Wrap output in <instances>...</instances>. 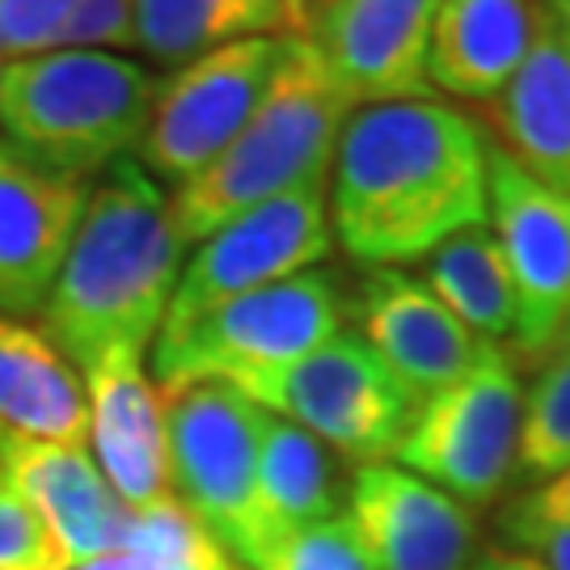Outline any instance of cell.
<instances>
[{"mask_svg": "<svg viewBox=\"0 0 570 570\" xmlns=\"http://www.w3.org/2000/svg\"><path fill=\"white\" fill-rule=\"evenodd\" d=\"M487 131L456 106L410 98L355 110L334 153L330 228L355 263L428 258L487 225Z\"/></svg>", "mask_w": 570, "mask_h": 570, "instance_id": "6da1fadb", "label": "cell"}, {"mask_svg": "<svg viewBox=\"0 0 570 570\" xmlns=\"http://www.w3.org/2000/svg\"><path fill=\"white\" fill-rule=\"evenodd\" d=\"M186 237L161 183L136 157H119L89 190L42 322L72 364L94 367L110 346H140L165 322L183 279Z\"/></svg>", "mask_w": 570, "mask_h": 570, "instance_id": "7a4b0ae2", "label": "cell"}, {"mask_svg": "<svg viewBox=\"0 0 570 570\" xmlns=\"http://www.w3.org/2000/svg\"><path fill=\"white\" fill-rule=\"evenodd\" d=\"M157 81L115 51L56 47L0 68L4 144L60 178H89L140 144Z\"/></svg>", "mask_w": 570, "mask_h": 570, "instance_id": "3957f363", "label": "cell"}, {"mask_svg": "<svg viewBox=\"0 0 570 570\" xmlns=\"http://www.w3.org/2000/svg\"><path fill=\"white\" fill-rule=\"evenodd\" d=\"M355 102L330 81L317 51L301 39L296 60L287 63L263 110L245 122L199 178L174 190V220L186 242H207L216 228L237 220L258 204H271L287 190L326 183L343 127Z\"/></svg>", "mask_w": 570, "mask_h": 570, "instance_id": "277c9868", "label": "cell"}, {"mask_svg": "<svg viewBox=\"0 0 570 570\" xmlns=\"http://www.w3.org/2000/svg\"><path fill=\"white\" fill-rule=\"evenodd\" d=\"M351 313V292L343 275L326 266H308L292 279L204 313L178 334H157L153 372L161 389L225 381L237 385L271 367L296 364L301 355L338 338Z\"/></svg>", "mask_w": 570, "mask_h": 570, "instance_id": "5b68a950", "label": "cell"}, {"mask_svg": "<svg viewBox=\"0 0 570 570\" xmlns=\"http://www.w3.org/2000/svg\"><path fill=\"white\" fill-rule=\"evenodd\" d=\"M296 51L301 39L258 35L174 68V77L157 85L153 115L136 144V161L153 178L174 186L199 178L242 136L245 122L263 110Z\"/></svg>", "mask_w": 570, "mask_h": 570, "instance_id": "8992f818", "label": "cell"}, {"mask_svg": "<svg viewBox=\"0 0 570 570\" xmlns=\"http://www.w3.org/2000/svg\"><path fill=\"white\" fill-rule=\"evenodd\" d=\"M169 482L207 532L254 567L266 541L258 529V449L266 410L225 381L161 389Z\"/></svg>", "mask_w": 570, "mask_h": 570, "instance_id": "52a82bcc", "label": "cell"}, {"mask_svg": "<svg viewBox=\"0 0 570 570\" xmlns=\"http://www.w3.org/2000/svg\"><path fill=\"white\" fill-rule=\"evenodd\" d=\"M242 389L254 406L284 414L287 423L317 435L330 452L346 461L381 465L397 456L419 402L389 372L364 338L338 334L326 346L301 355L296 364L245 376Z\"/></svg>", "mask_w": 570, "mask_h": 570, "instance_id": "ba28073f", "label": "cell"}, {"mask_svg": "<svg viewBox=\"0 0 570 570\" xmlns=\"http://www.w3.org/2000/svg\"><path fill=\"white\" fill-rule=\"evenodd\" d=\"M520 431L524 385L515 355L490 343L469 376L419 406L397 461L410 465L414 478L449 490L465 508H487L515 478Z\"/></svg>", "mask_w": 570, "mask_h": 570, "instance_id": "9c48e42d", "label": "cell"}, {"mask_svg": "<svg viewBox=\"0 0 570 570\" xmlns=\"http://www.w3.org/2000/svg\"><path fill=\"white\" fill-rule=\"evenodd\" d=\"M330 249L334 228L326 212V183L296 186L271 204H258L199 245V254L178 279L161 334H178L225 301L301 275L322 263Z\"/></svg>", "mask_w": 570, "mask_h": 570, "instance_id": "30bf717a", "label": "cell"}, {"mask_svg": "<svg viewBox=\"0 0 570 570\" xmlns=\"http://www.w3.org/2000/svg\"><path fill=\"white\" fill-rule=\"evenodd\" d=\"M487 190L494 237L515 284L511 355H546L570 322V195L532 178L487 136Z\"/></svg>", "mask_w": 570, "mask_h": 570, "instance_id": "8fae6325", "label": "cell"}, {"mask_svg": "<svg viewBox=\"0 0 570 570\" xmlns=\"http://www.w3.org/2000/svg\"><path fill=\"white\" fill-rule=\"evenodd\" d=\"M435 13L440 0H334L305 42L355 106L410 102L428 98Z\"/></svg>", "mask_w": 570, "mask_h": 570, "instance_id": "7c38bea8", "label": "cell"}, {"mask_svg": "<svg viewBox=\"0 0 570 570\" xmlns=\"http://www.w3.org/2000/svg\"><path fill=\"white\" fill-rule=\"evenodd\" d=\"M81 178L47 174L0 140V317H35L60 279L85 220Z\"/></svg>", "mask_w": 570, "mask_h": 570, "instance_id": "4fadbf2b", "label": "cell"}, {"mask_svg": "<svg viewBox=\"0 0 570 570\" xmlns=\"http://www.w3.org/2000/svg\"><path fill=\"white\" fill-rule=\"evenodd\" d=\"M351 313L360 322V338L376 351V360L402 381L419 406L469 376L490 346L473 338L431 296L423 279L393 266L367 271L351 301Z\"/></svg>", "mask_w": 570, "mask_h": 570, "instance_id": "5bb4252c", "label": "cell"}, {"mask_svg": "<svg viewBox=\"0 0 570 570\" xmlns=\"http://www.w3.org/2000/svg\"><path fill=\"white\" fill-rule=\"evenodd\" d=\"M351 520L381 570H469L478 553V520L406 469L364 465L351 487Z\"/></svg>", "mask_w": 570, "mask_h": 570, "instance_id": "9a60e30c", "label": "cell"}, {"mask_svg": "<svg viewBox=\"0 0 570 570\" xmlns=\"http://www.w3.org/2000/svg\"><path fill=\"white\" fill-rule=\"evenodd\" d=\"M89 381V440L122 508L140 511L174 494L169 482V440H165L161 389L144 376L140 346H110Z\"/></svg>", "mask_w": 570, "mask_h": 570, "instance_id": "2e32d148", "label": "cell"}, {"mask_svg": "<svg viewBox=\"0 0 570 570\" xmlns=\"http://www.w3.org/2000/svg\"><path fill=\"white\" fill-rule=\"evenodd\" d=\"M0 478L35 508L60 567L115 553L122 546L131 508L119 503V494L110 490L85 444L13 440Z\"/></svg>", "mask_w": 570, "mask_h": 570, "instance_id": "e0dca14e", "label": "cell"}, {"mask_svg": "<svg viewBox=\"0 0 570 570\" xmlns=\"http://www.w3.org/2000/svg\"><path fill=\"white\" fill-rule=\"evenodd\" d=\"M537 0H440L428 77L461 102L490 106L520 72L537 35Z\"/></svg>", "mask_w": 570, "mask_h": 570, "instance_id": "ac0fdd59", "label": "cell"}, {"mask_svg": "<svg viewBox=\"0 0 570 570\" xmlns=\"http://www.w3.org/2000/svg\"><path fill=\"white\" fill-rule=\"evenodd\" d=\"M494 140L532 178L570 195V42L546 13L520 72L490 102Z\"/></svg>", "mask_w": 570, "mask_h": 570, "instance_id": "d6986e66", "label": "cell"}, {"mask_svg": "<svg viewBox=\"0 0 570 570\" xmlns=\"http://www.w3.org/2000/svg\"><path fill=\"white\" fill-rule=\"evenodd\" d=\"M0 428L39 444L89 440V393L72 360L13 317H0Z\"/></svg>", "mask_w": 570, "mask_h": 570, "instance_id": "ffe728a7", "label": "cell"}, {"mask_svg": "<svg viewBox=\"0 0 570 570\" xmlns=\"http://www.w3.org/2000/svg\"><path fill=\"white\" fill-rule=\"evenodd\" d=\"M338 503H343L338 456L305 428L266 414L263 449H258V529L266 550L287 532L334 520Z\"/></svg>", "mask_w": 570, "mask_h": 570, "instance_id": "44dd1931", "label": "cell"}, {"mask_svg": "<svg viewBox=\"0 0 570 570\" xmlns=\"http://www.w3.org/2000/svg\"><path fill=\"white\" fill-rule=\"evenodd\" d=\"M423 284L482 343L515 334V284L487 225L452 233L423 258Z\"/></svg>", "mask_w": 570, "mask_h": 570, "instance_id": "7402d4cb", "label": "cell"}, {"mask_svg": "<svg viewBox=\"0 0 570 570\" xmlns=\"http://www.w3.org/2000/svg\"><path fill=\"white\" fill-rule=\"evenodd\" d=\"M266 30H284V0H136V51L161 68Z\"/></svg>", "mask_w": 570, "mask_h": 570, "instance_id": "603a6c76", "label": "cell"}, {"mask_svg": "<svg viewBox=\"0 0 570 570\" xmlns=\"http://www.w3.org/2000/svg\"><path fill=\"white\" fill-rule=\"evenodd\" d=\"M570 465V346H558L541 364L524 397L520 431V482H550Z\"/></svg>", "mask_w": 570, "mask_h": 570, "instance_id": "cb8c5ba5", "label": "cell"}, {"mask_svg": "<svg viewBox=\"0 0 570 570\" xmlns=\"http://www.w3.org/2000/svg\"><path fill=\"white\" fill-rule=\"evenodd\" d=\"M254 570H381L351 515H334L279 537Z\"/></svg>", "mask_w": 570, "mask_h": 570, "instance_id": "d4e9b609", "label": "cell"}, {"mask_svg": "<svg viewBox=\"0 0 570 570\" xmlns=\"http://www.w3.org/2000/svg\"><path fill=\"white\" fill-rule=\"evenodd\" d=\"M81 0H0V56H42L56 51L68 18Z\"/></svg>", "mask_w": 570, "mask_h": 570, "instance_id": "484cf974", "label": "cell"}, {"mask_svg": "<svg viewBox=\"0 0 570 570\" xmlns=\"http://www.w3.org/2000/svg\"><path fill=\"white\" fill-rule=\"evenodd\" d=\"M0 567H60L35 508L0 478Z\"/></svg>", "mask_w": 570, "mask_h": 570, "instance_id": "4316f807", "label": "cell"}, {"mask_svg": "<svg viewBox=\"0 0 570 570\" xmlns=\"http://www.w3.org/2000/svg\"><path fill=\"white\" fill-rule=\"evenodd\" d=\"M60 47L77 51L136 47V0H81V9L63 26Z\"/></svg>", "mask_w": 570, "mask_h": 570, "instance_id": "83f0119b", "label": "cell"}, {"mask_svg": "<svg viewBox=\"0 0 570 570\" xmlns=\"http://www.w3.org/2000/svg\"><path fill=\"white\" fill-rule=\"evenodd\" d=\"M537 529H570V465L550 478V482H541L537 490L529 494H520L508 511H503V537L515 541V537H524V532H537Z\"/></svg>", "mask_w": 570, "mask_h": 570, "instance_id": "f1b7e54d", "label": "cell"}, {"mask_svg": "<svg viewBox=\"0 0 570 570\" xmlns=\"http://www.w3.org/2000/svg\"><path fill=\"white\" fill-rule=\"evenodd\" d=\"M511 546L537 550V562L546 570H570V529H537L515 537Z\"/></svg>", "mask_w": 570, "mask_h": 570, "instance_id": "f546056e", "label": "cell"}, {"mask_svg": "<svg viewBox=\"0 0 570 570\" xmlns=\"http://www.w3.org/2000/svg\"><path fill=\"white\" fill-rule=\"evenodd\" d=\"M330 4L334 0H284V35L287 39H308Z\"/></svg>", "mask_w": 570, "mask_h": 570, "instance_id": "4dcf8cb0", "label": "cell"}, {"mask_svg": "<svg viewBox=\"0 0 570 570\" xmlns=\"http://www.w3.org/2000/svg\"><path fill=\"white\" fill-rule=\"evenodd\" d=\"M469 570H546L529 553H511V550H487Z\"/></svg>", "mask_w": 570, "mask_h": 570, "instance_id": "1f68e13d", "label": "cell"}, {"mask_svg": "<svg viewBox=\"0 0 570 570\" xmlns=\"http://www.w3.org/2000/svg\"><path fill=\"white\" fill-rule=\"evenodd\" d=\"M537 4H541V13L558 26V35L570 42V0H537Z\"/></svg>", "mask_w": 570, "mask_h": 570, "instance_id": "d6a6232c", "label": "cell"}, {"mask_svg": "<svg viewBox=\"0 0 570 570\" xmlns=\"http://www.w3.org/2000/svg\"><path fill=\"white\" fill-rule=\"evenodd\" d=\"M9 444H13V435L0 428V465H4V456H9Z\"/></svg>", "mask_w": 570, "mask_h": 570, "instance_id": "836d02e7", "label": "cell"}, {"mask_svg": "<svg viewBox=\"0 0 570 570\" xmlns=\"http://www.w3.org/2000/svg\"><path fill=\"white\" fill-rule=\"evenodd\" d=\"M0 570H56V567H0Z\"/></svg>", "mask_w": 570, "mask_h": 570, "instance_id": "e575fe53", "label": "cell"}, {"mask_svg": "<svg viewBox=\"0 0 570 570\" xmlns=\"http://www.w3.org/2000/svg\"><path fill=\"white\" fill-rule=\"evenodd\" d=\"M558 346H570V322H567V330H562V343Z\"/></svg>", "mask_w": 570, "mask_h": 570, "instance_id": "d590c367", "label": "cell"}, {"mask_svg": "<svg viewBox=\"0 0 570 570\" xmlns=\"http://www.w3.org/2000/svg\"><path fill=\"white\" fill-rule=\"evenodd\" d=\"M0 68H4V63H0Z\"/></svg>", "mask_w": 570, "mask_h": 570, "instance_id": "8d00e7d4", "label": "cell"}]
</instances>
